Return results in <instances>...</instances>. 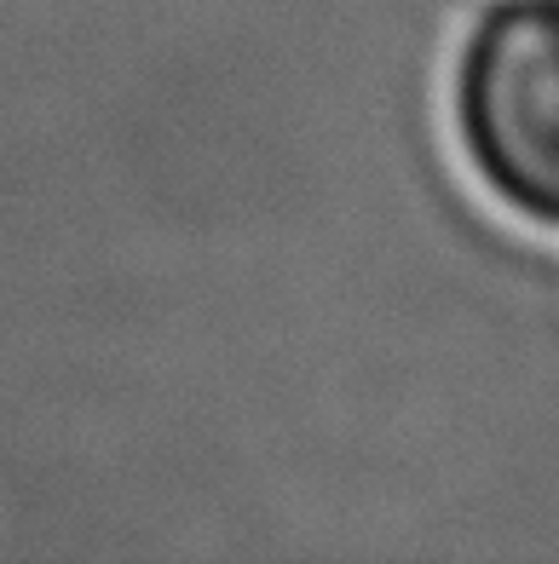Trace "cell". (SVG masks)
I'll return each mask as SVG.
<instances>
[{
	"instance_id": "cell-1",
	"label": "cell",
	"mask_w": 559,
	"mask_h": 564,
	"mask_svg": "<svg viewBox=\"0 0 559 564\" xmlns=\"http://www.w3.org/2000/svg\"><path fill=\"white\" fill-rule=\"evenodd\" d=\"M455 121L507 208L559 225V0H507L479 23L455 75Z\"/></svg>"
}]
</instances>
